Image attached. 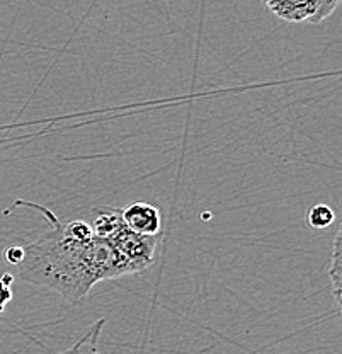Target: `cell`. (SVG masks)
I'll use <instances>...</instances> for the list:
<instances>
[{
  "label": "cell",
  "instance_id": "5b68a950",
  "mask_svg": "<svg viewBox=\"0 0 342 354\" xmlns=\"http://www.w3.org/2000/svg\"><path fill=\"white\" fill-rule=\"evenodd\" d=\"M123 225L121 218V209L116 208H97L94 209V218H92L91 228L95 237L109 241L114 232Z\"/></svg>",
  "mask_w": 342,
  "mask_h": 354
},
{
  "label": "cell",
  "instance_id": "30bf717a",
  "mask_svg": "<svg viewBox=\"0 0 342 354\" xmlns=\"http://www.w3.org/2000/svg\"><path fill=\"white\" fill-rule=\"evenodd\" d=\"M339 3L341 0H319L317 14L314 16V19H312L310 24H320V22L325 21L327 17L332 16V12L339 7Z\"/></svg>",
  "mask_w": 342,
  "mask_h": 354
},
{
  "label": "cell",
  "instance_id": "ba28073f",
  "mask_svg": "<svg viewBox=\"0 0 342 354\" xmlns=\"http://www.w3.org/2000/svg\"><path fill=\"white\" fill-rule=\"evenodd\" d=\"M104 324H106V319H101V320H97V322H94L89 327V330H87L86 334H84L82 337H80L79 341H77L75 344L72 346V348L65 349L64 353H58V354H82L84 346H86L89 341H92V339H94V337H99V334H101V330H102V327H104ZM92 354H99L97 351H95L94 346H92Z\"/></svg>",
  "mask_w": 342,
  "mask_h": 354
},
{
  "label": "cell",
  "instance_id": "277c9868",
  "mask_svg": "<svg viewBox=\"0 0 342 354\" xmlns=\"http://www.w3.org/2000/svg\"><path fill=\"white\" fill-rule=\"evenodd\" d=\"M267 9L286 22H308L317 14L319 0H264Z\"/></svg>",
  "mask_w": 342,
  "mask_h": 354
},
{
  "label": "cell",
  "instance_id": "8992f818",
  "mask_svg": "<svg viewBox=\"0 0 342 354\" xmlns=\"http://www.w3.org/2000/svg\"><path fill=\"white\" fill-rule=\"evenodd\" d=\"M341 237H342V227L337 228L336 237H334L332 252H330V261H329V269H327V276H329V281H330V285H332V297H334V301H336L337 308L341 307V276H342Z\"/></svg>",
  "mask_w": 342,
  "mask_h": 354
},
{
  "label": "cell",
  "instance_id": "7a4b0ae2",
  "mask_svg": "<svg viewBox=\"0 0 342 354\" xmlns=\"http://www.w3.org/2000/svg\"><path fill=\"white\" fill-rule=\"evenodd\" d=\"M109 242L126 261L131 274L143 272L155 263V250L159 245V235H142L130 230L126 225H121Z\"/></svg>",
  "mask_w": 342,
  "mask_h": 354
},
{
  "label": "cell",
  "instance_id": "3957f363",
  "mask_svg": "<svg viewBox=\"0 0 342 354\" xmlns=\"http://www.w3.org/2000/svg\"><path fill=\"white\" fill-rule=\"evenodd\" d=\"M121 218L130 230L142 235H160L162 213L155 205L133 201L121 209Z\"/></svg>",
  "mask_w": 342,
  "mask_h": 354
},
{
  "label": "cell",
  "instance_id": "52a82bcc",
  "mask_svg": "<svg viewBox=\"0 0 342 354\" xmlns=\"http://www.w3.org/2000/svg\"><path fill=\"white\" fill-rule=\"evenodd\" d=\"M334 220H336V213L329 205H323V203L314 205L307 213V223L314 230H322V228L330 227Z\"/></svg>",
  "mask_w": 342,
  "mask_h": 354
},
{
  "label": "cell",
  "instance_id": "6da1fadb",
  "mask_svg": "<svg viewBox=\"0 0 342 354\" xmlns=\"http://www.w3.org/2000/svg\"><path fill=\"white\" fill-rule=\"evenodd\" d=\"M46 216L51 230L24 247V259L17 266L24 281L55 290L68 304H79L97 283L131 274L126 261L104 239L75 241L50 208L19 201Z\"/></svg>",
  "mask_w": 342,
  "mask_h": 354
},
{
  "label": "cell",
  "instance_id": "8fae6325",
  "mask_svg": "<svg viewBox=\"0 0 342 354\" xmlns=\"http://www.w3.org/2000/svg\"><path fill=\"white\" fill-rule=\"evenodd\" d=\"M3 257H6L7 263L16 266L17 268V266L23 263V259H24V247H21V245L7 247L6 252H3Z\"/></svg>",
  "mask_w": 342,
  "mask_h": 354
},
{
  "label": "cell",
  "instance_id": "9c48e42d",
  "mask_svg": "<svg viewBox=\"0 0 342 354\" xmlns=\"http://www.w3.org/2000/svg\"><path fill=\"white\" fill-rule=\"evenodd\" d=\"M12 283H14V276L10 272H3L0 276V313L6 310L7 305L12 301Z\"/></svg>",
  "mask_w": 342,
  "mask_h": 354
}]
</instances>
